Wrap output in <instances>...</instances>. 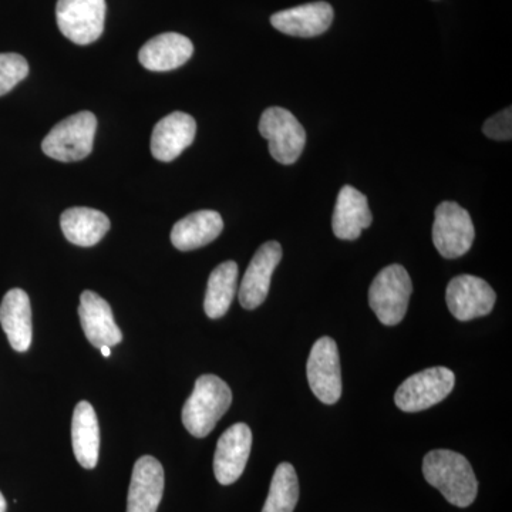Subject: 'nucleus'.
Returning a JSON list of instances; mask_svg holds the SVG:
<instances>
[{
	"label": "nucleus",
	"mask_w": 512,
	"mask_h": 512,
	"mask_svg": "<svg viewBox=\"0 0 512 512\" xmlns=\"http://www.w3.org/2000/svg\"><path fill=\"white\" fill-rule=\"evenodd\" d=\"M427 483L444 495L448 503L467 508L476 501L478 481L466 457L451 450H433L423 460Z\"/></svg>",
	"instance_id": "obj_1"
},
{
	"label": "nucleus",
	"mask_w": 512,
	"mask_h": 512,
	"mask_svg": "<svg viewBox=\"0 0 512 512\" xmlns=\"http://www.w3.org/2000/svg\"><path fill=\"white\" fill-rule=\"evenodd\" d=\"M231 403L232 392L224 380L215 375L198 377L183 407L185 429L197 439H204L228 412Z\"/></svg>",
	"instance_id": "obj_2"
},
{
	"label": "nucleus",
	"mask_w": 512,
	"mask_h": 512,
	"mask_svg": "<svg viewBox=\"0 0 512 512\" xmlns=\"http://www.w3.org/2000/svg\"><path fill=\"white\" fill-rule=\"evenodd\" d=\"M97 119L90 111H80L57 123L42 143L43 153L60 163L84 160L93 151Z\"/></svg>",
	"instance_id": "obj_3"
},
{
	"label": "nucleus",
	"mask_w": 512,
	"mask_h": 512,
	"mask_svg": "<svg viewBox=\"0 0 512 512\" xmlns=\"http://www.w3.org/2000/svg\"><path fill=\"white\" fill-rule=\"evenodd\" d=\"M412 292V279L404 266H386L370 285V308L383 325H399L406 316Z\"/></svg>",
	"instance_id": "obj_4"
},
{
	"label": "nucleus",
	"mask_w": 512,
	"mask_h": 512,
	"mask_svg": "<svg viewBox=\"0 0 512 512\" xmlns=\"http://www.w3.org/2000/svg\"><path fill=\"white\" fill-rule=\"evenodd\" d=\"M456 376L443 366L430 367L404 380L394 394V402L406 413L430 409L453 392Z\"/></svg>",
	"instance_id": "obj_5"
},
{
	"label": "nucleus",
	"mask_w": 512,
	"mask_h": 512,
	"mask_svg": "<svg viewBox=\"0 0 512 512\" xmlns=\"http://www.w3.org/2000/svg\"><path fill=\"white\" fill-rule=\"evenodd\" d=\"M259 133L269 141V153L279 164L298 161L306 144V131L291 111L269 107L259 120Z\"/></svg>",
	"instance_id": "obj_6"
},
{
	"label": "nucleus",
	"mask_w": 512,
	"mask_h": 512,
	"mask_svg": "<svg viewBox=\"0 0 512 512\" xmlns=\"http://www.w3.org/2000/svg\"><path fill=\"white\" fill-rule=\"evenodd\" d=\"M106 10V0H57V26L76 45H90L103 35Z\"/></svg>",
	"instance_id": "obj_7"
},
{
	"label": "nucleus",
	"mask_w": 512,
	"mask_h": 512,
	"mask_svg": "<svg viewBox=\"0 0 512 512\" xmlns=\"http://www.w3.org/2000/svg\"><path fill=\"white\" fill-rule=\"evenodd\" d=\"M476 231L467 210L453 201L441 202L433 224L434 247L441 256L456 259L473 247Z\"/></svg>",
	"instance_id": "obj_8"
},
{
	"label": "nucleus",
	"mask_w": 512,
	"mask_h": 512,
	"mask_svg": "<svg viewBox=\"0 0 512 512\" xmlns=\"http://www.w3.org/2000/svg\"><path fill=\"white\" fill-rule=\"evenodd\" d=\"M312 393L325 404H335L342 396V370L338 345L332 338H320L313 345L306 366Z\"/></svg>",
	"instance_id": "obj_9"
},
{
	"label": "nucleus",
	"mask_w": 512,
	"mask_h": 512,
	"mask_svg": "<svg viewBox=\"0 0 512 512\" xmlns=\"http://www.w3.org/2000/svg\"><path fill=\"white\" fill-rule=\"evenodd\" d=\"M448 311L457 320L468 322L490 315L497 295L484 279L473 275H460L451 279L446 292Z\"/></svg>",
	"instance_id": "obj_10"
},
{
	"label": "nucleus",
	"mask_w": 512,
	"mask_h": 512,
	"mask_svg": "<svg viewBox=\"0 0 512 512\" xmlns=\"http://www.w3.org/2000/svg\"><path fill=\"white\" fill-rule=\"evenodd\" d=\"M251 448L252 431L248 424H234L222 434L214 456V474L218 483H237L247 467Z\"/></svg>",
	"instance_id": "obj_11"
},
{
	"label": "nucleus",
	"mask_w": 512,
	"mask_h": 512,
	"mask_svg": "<svg viewBox=\"0 0 512 512\" xmlns=\"http://www.w3.org/2000/svg\"><path fill=\"white\" fill-rule=\"evenodd\" d=\"M281 259L282 247L276 241L266 242L256 251L239 288L238 298L242 308L254 311L265 302L272 275Z\"/></svg>",
	"instance_id": "obj_12"
},
{
	"label": "nucleus",
	"mask_w": 512,
	"mask_h": 512,
	"mask_svg": "<svg viewBox=\"0 0 512 512\" xmlns=\"http://www.w3.org/2000/svg\"><path fill=\"white\" fill-rule=\"evenodd\" d=\"M197 123L183 111H174L158 121L151 134V154L158 161L171 163L181 156L185 148L194 143Z\"/></svg>",
	"instance_id": "obj_13"
},
{
	"label": "nucleus",
	"mask_w": 512,
	"mask_h": 512,
	"mask_svg": "<svg viewBox=\"0 0 512 512\" xmlns=\"http://www.w3.org/2000/svg\"><path fill=\"white\" fill-rule=\"evenodd\" d=\"M164 494V468L157 458H138L128 488L127 512H157Z\"/></svg>",
	"instance_id": "obj_14"
},
{
	"label": "nucleus",
	"mask_w": 512,
	"mask_h": 512,
	"mask_svg": "<svg viewBox=\"0 0 512 512\" xmlns=\"http://www.w3.org/2000/svg\"><path fill=\"white\" fill-rule=\"evenodd\" d=\"M79 316L84 335L94 348H113L123 340V333L114 322L109 302L96 292L84 291L80 295Z\"/></svg>",
	"instance_id": "obj_15"
},
{
	"label": "nucleus",
	"mask_w": 512,
	"mask_h": 512,
	"mask_svg": "<svg viewBox=\"0 0 512 512\" xmlns=\"http://www.w3.org/2000/svg\"><path fill=\"white\" fill-rule=\"evenodd\" d=\"M333 16V8L328 2H313L275 13L271 23L288 36L315 37L330 28Z\"/></svg>",
	"instance_id": "obj_16"
},
{
	"label": "nucleus",
	"mask_w": 512,
	"mask_h": 512,
	"mask_svg": "<svg viewBox=\"0 0 512 512\" xmlns=\"http://www.w3.org/2000/svg\"><path fill=\"white\" fill-rule=\"evenodd\" d=\"M0 325L5 330L10 346L19 353L28 352L32 345V306L23 289H10L0 303Z\"/></svg>",
	"instance_id": "obj_17"
},
{
	"label": "nucleus",
	"mask_w": 512,
	"mask_h": 512,
	"mask_svg": "<svg viewBox=\"0 0 512 512\" xmlns=\"http://www.w3.org/2000/svg\"><path fill=\"white\" fill-rule=\"evenodd\" d=\"M372 222L373 215L366 195L352 185H345L339 192L333 212V234L343 241H355Z\"/></svg>",
	"instance_id": "obj_18"
},
{
	"label": "nucleus",
	"mask_w": 512,
	"mask_h": 512,
	"mask_svg": "<svg viewBox=\"0 0 512 512\" xmlns=\"http://www.w3.org/2000/svg\"><path fill=\"white\" fill-rule=\"evenodd\" d=\"M194 46L180 33H163L148 40L138 52V60L151 72H170L191 59Z\"/></svg>",
	"instance_id": "obj_19"
},
{
	"label": "nucleus",
	"mask_w": 512,
	"mask_h": 512,
	"mask_svg": "<svg viewBox=\"0 0 512 512\" xmlns=\"http://www.w3.org/2000/svg\"><path fill=\"white\" fill-rule=\"evenodd\" d=\"M222 229L224 221L217 211L192 212L174 225L171 231V244L178 251H194L215 241L220 237Z\"/></svg>",
	"instance_id": "obj_20"
},
{
	"label": "nucleus",
	"mask_w": 512,
	"mask_h": 512,
	"mask_svg": "<svg viewBox=\"0 0 512 512\" xmlns=\"http://www.w3.org/2000/svg\"><path fill=\"white\" fill-rule=\"evenodd\" d=\"M60 227L67 241L77 247L89 248L99 244L110 231V220L99 210L86 207L69 208L60 217Z\"/></svg>",
	"instance_id": "obj_21"
},
{
	"label": "nucleus",
	"mask_w": 512,
	"mask_h": 512,
	"mask_svg": "<svg viewBox=\"0 0 512 512\" xmlns=\"http://www.w3.org/2000/svg\"><path fill=\"white\" fill-rule=\"evenodd\" d=\"M73 451L80 466L93 470L99 463L100 426L92 404L80 402L73 413Z\"/></svg>",
	"instance_id": "obj_22"
},
{
	"label": "nucleus",
	"mask_w": 512,
	"mask_h": 512,
	"mask_svg": "<svg viewBox=\"0 0 512 512\" xmlns=\"http://www.w3.org/2000/svg\"><path fill=\"white\" fill-rule=\"evenodd\" d=\"M238 265L227 261L218 265L208 279L205 293L204 311L210 319H220L227 315L237 293Z\"/></svg>",
	"instance_id": "obj_23"
},
{
	"label": "nucleus",
	"mask_w": 512,
	"mask_h": 512,
	"mask_svg": "<svg viewBox=\"0 0 512 512\" xmlns=\"http://www.w3.org/2000/svg\"><path fill=\"white\" fill-rule=\"evenodd\" d=\"M299 501L298 474L292 464L276 467L262 512H293Z\"/></svg>",
	"instance_id": "obj_24"
},
{
	"label": "nucleus",
	"mask_w": 512,
	"mask_h": 512,
	"mask_svg": "<svg viewBox=\"0 0 512 512\" xmlns=\"http://www.w3.org/2000/svg\"><path fill=\"white\" fill-rule=\"evenodd\" d=\"M29 74V63L18 53H0V97L15 89Z\"/></svg>",
	"instance_id": "obj_25"
},
{
	"label": "nucleus",
	"mask_w": 512,
	"mask_h": 512,
	"mask_svg": "<svg viewBox=\"0 0 512 512\" xmlns=\"http://www.w3.org/2000/svg\"><path fill=\"white\" fill-rule=\"evenodd\" d=\"M483 131L491 140L510 141L512 138L511 107L485 121Z\"/></svg>",
	"instance_id": "obj_26"
},
{
	"label": "nucleus",
	"mask_w": 512,
	"mask_h": 512,
	"mask_svg": "<svg viewBox=\"0 0 512 512\" xmlns=\"http://www.w3.org/2000/svg\"><path fill=\"white\" fill-rule=\"evenodd\" d=\"M8 510V504H6L5 497L0 493V512H6Z\"/></svg>",
	"instance_id": "obj_27"
},
{
	"label": "nucleus",
	"mask_w": 512,
	"mask_h": 512,
	"mask_svg": "<svg viewBox=\"0 0 512 512\" xmlns=\"http://www.w3.org/2000/svg\"><path fill=\"white\" fill-rule=\"evenodd\" d=\"M101 353H103L104 357H110L111 352L109 346H103V348H100Z\"/></svg>",
	"instance_id": "obj_28"
}]
</instances>
